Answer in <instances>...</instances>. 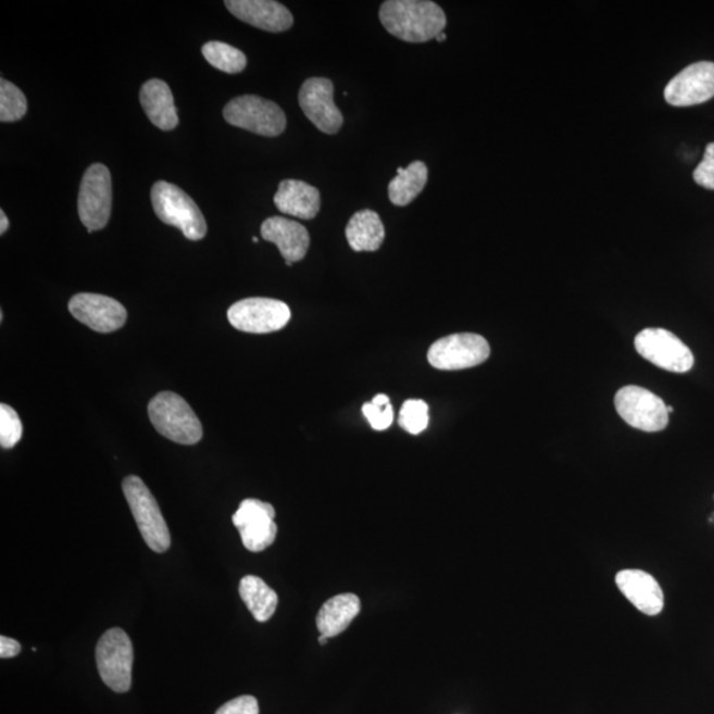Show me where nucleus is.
I'll return each instance as SVG.
<instances>
[{
  "label": "nucleus",
  "mask_w": 714,
  "mask_h": 714,
  "mask_svg": "<svg viewBox=\"0 0 714 714\" xmlns=\"http://www.w3.org/2000/svg\"><path fill=\"white\" fill-rule=\"evenodd\" d=\"M380 22L400 40L426 42L443 33L447 15L429 0H388L381 4Z\"/></svg>",
  "instance_id": "nucleus-1"
},
{
  "label": "nucleus",
  "mask_w": 714,
  "mask_h": 714,
  "mask_svg": "<svg viewBox=\"0 0 714 714\" xmlns=\"http://www.w3.org/2000/svg\"><path fill=\"white\" fill-rule=\"evenodd\" d=\"M151 201L162 223L178 228L188 240H203L209 230L203 213L181 188L167 181H158L152 186Z\"/></svg>",
  "instance_id": "nucleus-2"
},
{
  "label": "nucleus",
  "mask_w": 714,
  "mask_h": 714,
  "mask_svg": "<svg viewBox=\"0 0 714 714\" xmlns=\"http://www.w3.org/2000/svg\"><path fill=\"white\" fill-rule=\"evenodd\" d=\"M151 424L163 437L180 444L198 443L203 437L197 414L179 394L162 392L149 405Z\"/></svg>",
  "instance_id": "nucleus-3"
},
{
  "label": "nucleus",
  "mask_w": 714,
  "mask_h": 714,
  "mask_svg": "<svg viewBox=\"0 0 714 714\" xmlns=\"http://www.w3.org/2000/svg\"><path fill=\"white\" fill-rule=\"evenodd\" d=\"M122 488L146 544L156 553L167 552L171 546L170 530L148 486L138 476L130 475Z\"/></svg>",
  "instance_id": "nucleus-4"
},
{
  "label": "nucleus",
  "mask_w": 714,
  "mask_h": 714,
  "mask_svg": "<svg viewBox=\"0 0 714 714\" xmlns=\"http://www.w3.org/2000/svg\"><path fill=\"white\" fill-rule=\"evenodd\" d=\"M97 668L105 685L117 693L131 688L134 650L133 643L122 628H110L102 635L96 649Z\"/></svg>",
  "instance_id": "nucleus-5"
},
{
  "label": "nucleus",
  "mask_w": 714,
  "mask_h": 714,
  "mask_svg": "<svg viewBox=\"0 0 714 714\" xmlns=\"http://www.w3.org/2000/svg\"><path fill=\"white\" fill-rule=\"evenodd\" d=\"M224 118L231 126L264 137H278L286 129L284 110L276 102L253 95L229 101L224 108Z\"/></svg>",
  "instance_id": "nucleus-6"
},
{
  "label": "nucleus",
  "mask_w": 714,
  "mask_h": 714,
  "mask_svg": "<svg viewBox=\"0 0 714 714\" xmlns=\"http://www.w3.org/2000/svg\"><path fill=\"white\" fill-rule=\"evenodd\" d=\"M112 203L113 188L110 171L101 163L91 164L85 171L78 192V216L89 234L107 227L112 213Z\"/></svg>",
  "instance_id": "nucleus-7"
},
{
  "label": "nucleus",
  "mask_w": 714,
  "mask_h": 714,
  "mask_svg": "<svg viewBox=\"0 0 714 714\" xmlns=\"http://www.w3.org/2000/svg\"><path fill=\"white\" fill-rule=\"evenodd\" d=\"M614 405L621 418L635 429L656 433L668 426L667 405L649 389L637 386L621 388L615 394Z\"/></svg>",
  "instance_id": "nucleus-8"
},
{
  "label": "nucleus",
  "mask_w": 714,
  "mask_h": 714,
  "mask_svg": "<svg viewBox=\"0 0 714 714\" xmlns=\"http://www.w3.org/2000/svg\"><path fill=\"white\" fill-rule=\"evenodd\" d=\"M634 346L640 356L659 368L686 374L693 367L692 351L668 329L646 328L637 335Z\"/></svg>",
  "instance_id": "nucleus-9"
},
{
  "label": "nucleus",
  "mask_w": 714,
  "mask_h": 714,
  "mask_svg": "<svg viewBox=\"0 0 714 714\" xmlns=\"http://www.w3.org/2000/svg\"><path fill=\"white\" fill-rule=\"evenodd\" d=\"M490 345L478 334H454L436 341L427 352L431 367L461 371L476 367L490 356Z\"/></svg>",
  "instance_id": "nucleus-10"
},
{
  "label": "nucleus",
  "mask_w": 714,
  "mask_h": 714,
  "mask_svg": "<svg viewBox=\"0 0 714 714\" xmlns=\"http://www.w3.org/2000/svg\"><path fill=\"white\" fill-rule=\"evenodd\" d=\"M290 317L288 304L271 298L242 299L228 310L230 325L249 334L279 331L288 325Z\"/></svg>",
  "instance_id": "nucleus-11"
},
{
  "label": "nucleus",
  "mask_w": 714,
  "mask_h": 714,
  "mask_svg": "<svg viewBox=\"0 0 714 714\" xmlns=\"http://www.w3.org/2000/svg\"><path fill=\"white\" fill-rule=\"evenodd\" d=\"M276 511L272 504L258 499H247L231 517L241 535L243 547L250 552H262L276 540L278 528L274 523Z\"/></svg>",
  "instance_id": "nucleus-12"
},
{
  "label": "nucleus",
  "mask_w": 714,
  "mask_h": 714,
  "mask_svg": "<svg viewBox=\"0 0 714 714\" xmlns=\"http://www.w3.org/2000/svg\"><path fill=\"white\" fill-rule=\"evenodd\" d=\"M334 84L331 79L313 77L303 83L299 90V107L304 115L322 133L334 136L343 126V114L334 101Z\"/></svg>",
  "instance_id": "nucleus-13"
},
{
  "label": "nucleus",
  "mask_w": 714,
  "mask_h": 714,
  "mask_svg": "<svg viewBox=\"0 0 714 714\" xmlns=\"http://www.w3.org/2000/svg\"><path fill=\"white\" fill-rule=\"evenodd\" d=\"M714 97V63L699 61L682 70L664 89L669 105L687 108L699 105Z\"/></svg>",
  "instance_id": "nucleus-14"
},
{
  "label": "nucleus",
  "mask_w": 714,
  "mask_h": 714,
  "mask_svg": "<svg viewBox=\"0 0 714 714\" xmlns=\"http://www.w3.org/2000/svg\"><path fill=\"white\" fill-rule=\"evenodd\" d=\"M68 308L78 322L101 334L117 331L124 327L127 317L126 309L118 301L91 292L73 297Z\"/></svg>",
  "instance_id": "nucleus-15"
},
{
  "label": "nucleus",
  "mask_w": 714,
  "mask_h": 714,
  "mask_svg": "<svg viewBox=\"0 0 714 714\" xmlns=\"http://www.w3.org/2000/svg\"><path fill=\"white\" fill-rule=\"evenodd\" d=\"M225 5L238 21L267 33H284L295 23L291 12L274 0H228Z\"/></svg>",
  "instance_id": "nucleus-16"
},
{
  "label": "nucleus",
  "mask_w": 714,
  "mask_h": 714,
  "mask_svg": "<svg viewBox=\"0 0 714 714\" xmlns=\"http://www.w3.org/2000/svg\"><path fill=\"white\" fill-rule=\"evenodd\" d=\"M621 593L646 615H657L664 607L661 585L650 573L638 569L621 571L615 577Z\"/></svg>",
  "instance_id": "nucleus-17"
},
{
  "label": "nucleus",
  "mask_w": 714,
  "mask_h": 714,
  "mask_svg": "<svg viewBox=\"0 0 714 714\" xmlns=\"http://www.w3.org/2000/svg\"><path fill=\"white\" fill-rule=\"evenodd\" d=\"M261 236L276 243L286 262L301 261L310 247V235L302 224L285 217H268L261 225Z\"/></svg>",
  "instance_id": "nucleus-18"
},
{
  "label": "nucleus",
  "mask_w": 714,
  "mask_h": 714,
  "mask_svg": "<svg viewBox=\"0 0 714 714\" xmlns=\"http://www.w3.org/2000/svg\"><path fill=\"white\" fill-rule=\"evenodd\" d=\"M274 204L284 215L311 220L320 213L321 192L308 183L286 179L279 183Z\"/></svg>",
  "instance_id": "nucleus-19"
},
{
  "label": "nucleus",
  "mask_w": 714,
  "mask_h": 714,
  "mask_svg": "<svg viewBox=\"0 0 714 714\" xmlns=\"http://www.w3.org/2000/svg\"><path fill=\"white\" fill-rule=\"evenodd\" d=\"M140 105L158 129L174 130L179 124L173 91L162 79L152 78L140 89Z\"/></svg>",
  "instance_id": "nucleus-20"
},
{
  "label": "nucleus",
  "mask_w": 714,
  "mask_h": 714,
  "mask_svg": "<svg viewBox=\"0 0 714 714\" xmlns=\"http://www.w3.org/2000/svg\"><path fill=\"white\" fill-rule=\"evenodd\" d=\"M360 607L362 603L356 594L346 593L331 598L317 613V630L328 639L337 637L356 618Z\"/></svg>",
  "instance_id": "nucleus-21"
},
{
  "label": "nucleus",
  "mask_w": 714,
  "mask_h": 714,
  "mask_svg": "<svg viewBox=\"0 0 714 714\" xmlns=\"http://www.w3.org/2000/svg\"><path fill=\"white\" fill-rule=\"evenodd\" d=\"M346 237L355 252H376L386 238V228L375 211L363 210L348 222Z\"/></svg>",
  "instance_id": "nucleus-22"
},
{
  "label": "nucleus",
  "mask_w": 714,
  "mask_h": 714,
  "mask_svg": "<svg viewBox=\"0 0 714 714\" xmlns=\"http://www.w3.org/2000/svg\"><path fill=\"white\" fill-rule=\"evenodd\" d=\"M429 178V170L424 162H413L406 168L397 170V176L389 183V200L396 206L411 204L418 197Z\"/></svg>",
  "instance_id": "nucleus-23"
},
{
  "label": "nucleus",
  "mask_w": 714,
  "mask_h": 714,
  "mask_svg": "<svg viewBox=\"0 0 714 714\" xmlns=\"http://www.w3.org/2000/svg\"><path fill=\"white\" fill-rule=\"evenodd\" d=\"M240 596L255 621L266 622L276 613L278 596L260 577H243L240 583Z\"/></svg>",
  "instance_id": "nucleus-24"
},
{
  "label": "nucleus",
  "mask_w": 714,
  "mask_h": 714,
  "mask_svg": "<svg viewBox=\"0 0 714 714\" xmlns=\"http://www.w3.org/2000/svg\"><path fill=\"white\" fill-rule=\"evenodd\" d=\"M203 57L216 70L235 75L246 70L247 57L237 48L222 41H210L203 47Z\"/></svg>",
  "instance_id": "nucleus-25"
},
{
  "label": "nucleus",
  "mask_w": 714,
  "mask_h": 714,
  "mask_svg": "<svg viewBox=\"0 0 714 714\" xmlns=\"http://www.w3.org/2000/svg\"><path fill=\"white\" fill-rule=\"evenodd\" d=\"M27 99L16 85L0 79V121L16 122L27 113Z\"/></svg>",
  "instance_id": "nucleus-26"
},
{
  "label": "nucleus",
  "mask_w": 714,
  "mask_h": 714,
  "mask_svg": "<svg viewBox=\"0 0 714 714\" xmlns=\"http://www.w3.org/2000/svg\"><path fill=\"white\" fill-rule=\"evenodd\" d=\"M399 424L411 435H419L429 425V406L423 400H408L401 408Z\"/></svg>",
  "instance_id": "nucleus-27"
},
{
  "label": "nucleus",
  "mask_w": 714,
  "mask_h": 714,
  "mask_svg": "<svg viewBox=\"0 0 714 714\" xmlns=\"http://www.w3.org/2000/svg\"><path fill=\"white\" fill-rule=\"evenodd\" d=\"M363 413L369 425L378 431L387 430L394 418L393 408L386 394H377L368 404H364Z\"/></svg>",
  "instance_id": "nucleus-28"
},
{
  "label": "nucleus",
  "mask_w": 714,
  "mask_h": 714,
  "mask_svg": "<svg viewBox=\"0 0 714 714\" xmlns=\"http://www.w3.org/2000/svg\"><path fill=\"white\" fill-rule=\"evenodd\" d=\"M23 436V425L17 413L9 405H0V444L3 449L16 447Z\"/></svg>",
  "instance_id": "nucleus-29"
},
{
  "label": "nucleus",
  "mask_w": 714,
  "mask_h": 714,
  "mask_svg": "<svg viewBox=\"0 0 714 714\" xmlns=\"http://www.w3.org/2000/svg\"><path fill=\"white\" fill-rule=\"evenodd\" d=\"M693 179L699 186L714 191V142L706 146L703 161L694 170Z\"/></svg>",
  "instance_id": "nucleus-30"
},
{
  "label": "nucleus",
  "mask_w": 714,
  "mask_h": 714,
  "mask_svg": "<svg viewBox=\"0 0 714 714\" xmlns=\"http://www.w3.org/2000/svg\"><path fill=\"white\" fill-rule=\"evenodd\" d=\"M216 714H260L259 701L253 696H240L220 707Z\"/></svg>",
  "instance_id": "nucleus-31"
},
{
  "label": "nucleus",
  "mask_w": 714,
  "mask_h": 714,
  "mask_svg": "<svg viewBox=\"0 0 714 714\" xmlns=\"http://www.w3.org/2000/svg\"><path fill=\"white\" fill-rule=\"evenodd\" d=\"M21 643L9 637H0V657L10 659L21 654Z\"/></svg>",
  "instance_id": "nucleus-32"
},
{
  "label": "nucleus",
  "mask_w": 714,
  "mask_h": 714,
  "mask_svg": "<svg viewBox=\"0 0 714 714\" xmlns=\"http://www.w3.org/2000/svg\"><path fill=\"white\" fill-rule=\"evenodd\" d=\"M10 227L9 217L5 216L4 211H0V235H4Z\"/></svg>",
  "instance_id": "nucleus-33"
},
{
  "label": "nucleus",
  "mask_w": 714,
  "mask_h": 714,
  "mask_svg": "<svg viewBox=\"0 0 714 714\" xmlns=\"http://www.w3.org/2000/svg\"><path fill=\"white\" fill-rule=\"evenodd\" d=\"M436 40L438 42H442V41L447 40V34L442 33L441 35H438Z\"/></svg>",
  "instance_id": "nucleus-34"
},
{
  "label": "nucleus",
  "mask_w": 714,
  "mask_h": 714,
  "mask_svg": "<svg viewBox=\"0 0 714 714\" xmlns=\"http://www.w3.org/2000/svg\"><path fill=\"white\" fill-rule=\"evenodd\" d=\"M327 642H328V638L325 637V635H321V637H320V643H321L322 646H325Z\"/></svg>",
  "instance_id": "nucleus-35"
},
{
  "label": "nucleus",
  "mask_w": 714,
  "mask_h": 714,
  "mask_svg": "<svg viewBox=\"0 0 714 714\" xmlns=\"http://www.w3.org/2000/svg\"><path fill=\"white\" fill-rule=\"evenodd\" d=\"M667 411H668V413H673V412H674V408L671 406V405H668V406H667Z\"/></svg>",
  "instance_id": "nucleus-36"
},
{
  "label": "nucleus",
  "mask_w": 714,
  "mask_h": 714,
  "mask_svg": "<svg viewBox=\"0 0 714 714\" xmlns=\"http://www.w3.org/2000/svg\"><path fill=\"white\" fill-rule=\"evenodd\" d=\"M253 242H254V243H258V242H259V238H258V237H253Z\"/></svg>",
  "instance_id": "nucleus-37"
}]
</instances>
